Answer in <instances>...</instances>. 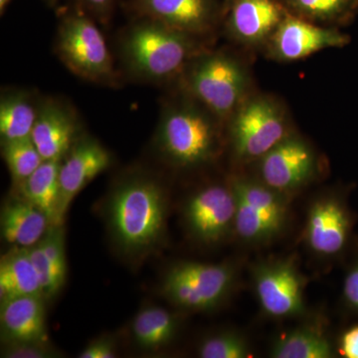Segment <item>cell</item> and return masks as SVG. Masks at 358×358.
<instances>
[{
	"instance_id": "cell-1",
	"label": "cell",
	"mask_w": 358,
	"mask_h": 358,
	"mask_svg": "<svg viewBox=\"0 0 358 358\" xmlns=\"http://www.w3.org/2000/svg\"><path fill=\"white\" fill-rule=\"evenodd\" d=\"M119 49L129 76L152 84L180 76L188 63L202 52L196 37L141 16H134L124 28Z\"/></svg>"
},
{
	"instance_id": "cell-13",
	"label": "cell",
	"mask_w": 358,
	"mask_h": 358,
	"mask_svg": "<svg viewBox=\"0 0 358 358\" xmlns=\"http://www.w3.org/2000/svg\"><path fill=\"white\" fill-rule=\"evenodd\" d=\"M110 164V155L98 141L87 136L78 138L61 162L59 171L61 222L75 197Z\"/></svg>"
},
{
	"instance_id": "cell-14",
	"label": "cell",
	"mask_w": 358,
	"mask_h": 358,
	"mask_svg": "<svg viewBox=\"0 0 358 358\" xmlns=\"http://www.w3.org/2000/svg\"><path fill=\"white\" fill-rule=\"evenodd\" d=\"M272 50L284 61L301 60L317 52L348 43V37L336 30L320 27L313 21L288 13L271 36Z\"/></svg>"
},
{
	"instance_id": "cell-20",
	"label": "cell",
	"mask_w": 358,
	"mask_h": 358,
	"mask_svg": "<svg viewBox=\"0 0 358 358\" xmlns=\"http://www.w3.org/2000/svg\"><path fill=\"white\" fill-rule=\"evenodd\" d=\"M52 225L36 205L20 196L4 205L0 226L2 238L14 247L30 248L38 243Z\"/></svg>"
},
{
	"instance_id": "cell-25",
	"label": "cell",
	"mask_w": 358,
	"mask_h": 358,
	"mask_svg": "<svg viewBox=\"0 0 358 358\" xmlns=\"http://www.w3.org/2000/svg\"><path fill=\"white\" fill-rule=\"evenodd\" d=\"M271 355L275 358H329L333 346L326 334L313 327H301L280 338Z\"/></svg>"
},
{
	"instance_id": "cell-32",
	"label": "cell",
	"mask_w": 358,
	"mask_h": 358,
	"mask_svg": "<svg viewBox=\"0 0 358 358\" xmlns=\"http://www.w3.org/2000/svg\"><path fill=\"white\" fill-rule=\"evenodd\" d=\"M343 296L348 305L358 312V265L346 275Z\"/></svg>"
},
{
	"instance_id": "cell-10",
	"label": "cell",
	"mask_w": 358,
	"mask_h": 358,
	"mask_svg": "<svg viewBox=\"0 0 358 358\" xmlns=\"http://www.w3.org/2000/svg\"><path fill=\"white\" fill-rule=\"evenodd\" d=\"M254 285L261 308L268 317H296L305 310V281L292 261L259 266Z\"/></svg>"
},
{
	"instance_id": "cell-12",
	"label": "cell",
	"mask_w": 358,
	"mask_h": 358,
	"mask_svg": "<svg viewBox=\"0 0 358 358\" xmlns=\"http://www.w3.org/2000/svg\"><path fill=\"white\" fill-rule=\"evenodd\" d=\"M261 159L263 183L275 192L298 189L313 178L315 159L305 141L288 136Z\"/></svg>"
},
{
	"instance_id": "cell-16",
	"label": "cell",
	"mask_w": 358,
	"mask_h": 358,
	"mask_svg": "<svg viewBox=\"0 0 358 358\" xmlns=\"http://www.w3.org/2000/svg\"><path fill=\"white\" fill-rule=\"evenodd\" d=\"M288 13L281 0H232L225 13L230 32L249 44L272 36Z\"/></svg>"
},
{
	"instance_id": "cell-35",
	"label": "cell",
	"mask_w": 358,
	"mask_h": 358,
	"mask_svg": "<svg viewBox=\"0 0 358 358\" xmlns=\"http://www.w3.org/2000/svg\"><path fill=\"white\" fill-rule=\"evenodd\" d=\"M231 1H232V0H224V4H225L226 9H227V6H229Z\"/></svg>"
},
{
	"instance_id": "cell-21",
	"label": "cell",
	"mask_w": 358,
	"mask_h": 358,
	"mask_svg": "<svg viewBox=\"0 0 358 358\" xmlns=\"http://www.w3.org/2000/svg\"><path fill=\"white\" fill-rule=\"evenodd\" d=\"M62 159L44 160L41 166L20 183V196L36 205L48 216L52 225H62L60 219L61 190L59 181Z\"/></svg>"
},
{
	"instance_id": "cell-17",
	"label": "cell",
	"mask_w": 358,
	"mask_h": 358,
	"mask_svg": "<svg viewBox=\"0 0 358 358\" xmlns=\"http://www.w3.org/2000/svg\"><path fill=\"white\" fill-rule=\"evenodd\" d=\"M350 220L339 200L324 197L308 211L306 238L310 248L322 256L338 254L348 241Z\"/></svg>"
},
{
	"instance_id": "cell-19",
	"label": "cell",
	"mask_w": 358,
	"mask_h": 358,
	"mask_svg": "<svg viewBox=\"0 0 358 358\" xmlns=\"http://www.w3.org/2000/svg\"><path fill=\"white\" fill-rule=\"evenodd\" d=\"M28 250L38 275L42 296L51 300L62 289L67 275L63 225H51L38 243Z\"/></svg>"
},
{
	"instance_id": "cell-26",
	"label": "cell",
	"mask_w": 358,
	"mask_h": 358,
	"mask_svg": "<svg viewBox=\"0 0 358 358\" xmlns=\"http://www.w3.org/2000/svg\"><path fill=\"white\" fill-rule=\"evenodd\" d=\"M289 13L313 21L333 22L345 17L358 0H281Z\"/></svg>"
},
{
	"instance_id": "cell-24",
	"label": "cell",
	"mask_w": 358,
	"mask_h": 358,
	"mask_svg": "<svg viewBox=\"0 0 358 358\" xmlns=\"http://www.w3.org/2000/svg\"><path fill=\"white\" fill-rule=\"evenodd\" d=\"M178 320L173 313L159 307L143 308L131 322L136 345L145 350H157L169 345L178 333Z\"/></svg>"
},
{
	"instance_id": "cell-2",
	"label": "cell",
	"mask_w": 358,
	"mask_h": 358,
	"mask_svg": "<svg viewBox=\"0 0 358 358\" xmlns=\"http://www.w3.org/2000/svg\"><path fill=\"white\" fill-rule=\"evenodd\" d=\"M164 189L143 174L128 176L110 193L107 214L115 244L124 253L140 255L155 249L166 231Z\"/></svg>"
},
{
	"instance_id": "cell-22",
	"label": "cell",
	"mask_w": 358,
	"mask_h": 358,
	"mask_svg": "<svg viewBox=\"0 0 358 358\" xmlns=\"http://www.w3.org/2000/svg\"><path fill=\"white\" fill-rule=\"evenodd\" d=\"M40 102L27 91H6L0 100L1 141L31 138L38 115Z\"/></svg>"
},
{
	"instance_id": "cell-4",
	"label": "cell",
	"mask_w": 358,
	"mask_h": 358,
	"mask_svg": "<svg viewBox=\"0 0 358 358\" xmlns=\"http://www.w3.org/2000/svg\"><path fill=\"white\" fill-rule=\"evenodd\" d=\"M56 52L63 64L92 83L117 86L119 75L105 37L93 17L73 6L61 16Z\"/></svg>"
},
{
	"instance_id": "cell-3",
	"label": "cell",
	"mask_w": 358,
	"mask_h": 358,
	"mask_svg": "<svg viewBox=\"0 0 358 358\" xmlns=\"http://www.w3.org/2000/svg\"><path fill=\"white\" fill-rule=\"evenodd\" d=\"M217 117L192 99L162 107L155 145L173 166L194 167L213 159L218 150Z\"/></svg>"
},
{
	"instance_id": "cell-33",
	"label": "cell",
	"mask_w": 358,
	"mask_h": 358,
	"mask_svg": "<svg viewBox=\"0 0 358 358\" xmlns=\"http://www.w3.org/2000/svg\"><path fill=\"white\" fill-rule=\"evenodd\" d=\"M341 352L348 358H358V326L346 331L341 338Z\"/></svg>"
},
{
	"instance_id": "cell-30",
	"label": "cell",
	"mask_w": 358,
	"mask_h": 358,
	"mask_svg": "<svg viewBox=\"0 0 358 358\" xmlns=\"http://www.w3.org/2000/svg\"><path fill=\"white\" fill-rule=\"evenodd\" d=\"M74 6L89 14L99 22H107L112 15L117 0H73Z\"/></svg>"
},
{
	"instance_id": "cell-28",
	"label": "cell",
	"mask_w": 358,
	"mask_h": 358,
	"mask_svg": "<svg viewBox=\"0 0 358 358\" xmlns=\"http://www.w3.org/2000/svg\"><path fill=\"white\" fill-rule=\"evenodd\" d=\"M199 355L202 358H246L251 355L248 343L236 334H215L200 343Z\"/></svg>"
},
{
	"instance_id": "cell-11",
	"label": "cell",
	"mask_w": 358,
	"mask_h": 358,
	"mask_svg": "<svg viewBox=\"0 0 358 358\" xmlns=\"http://www.w3.org/2000/svg\"><path fill=\"white\" fill-rule=\"evenodd\" d=\"M185 216L190 232L199 241H220L235 226L236 199L232 188L220 185L202 188L188 200Z\"/></svg>"
},
{
	"instance_id": "cell-6",
	"label": "cell",
	"mask_w": 358,
	"mask_h": 358,
	"mask_svg": "<svg viewBox=\"0 0 358 358\" xmlns=\"http://www.w3.org/2000/svg\"><path fill=\"white\" fill-rule=\"evenodd\" d=\"M234 273L228 265L185 262L173 266L162 282V294L188 310L215 308L227 296Z\"/></svg>"
},
{
	"instance_id": "cell-8",
	"label": "cell",
	"mask_w": 358,
	"mask_h": 358,
	"mask_svg": "<svg viewBox=\"0 0 358 358\" xmlns=\"http://www.w3.org/2000/svg\"><path fill=\"white\" fill-rule=\"evenodd\" d=\"M231 188L236 199L234 227L242 239L265 242L281 232L288 214L282 193L247 179H235Z\"/></svg>"
},
{
	"instance_id": "cell-18",
	"label": "cell",
	"mask_w": 358,
	"mask_h": 358,
	"mask_svg": "<svg viewBox=\"0 0 358 358\" xmlns=\"http://www.w3.org/2000/svg\"><path fill=\"white\" fill-rule=\"evenodd\" d=\"M44 299L23 296L2 301L0 329L4 345L48 343Z\"/></svg>"
},
{
	"instance_id": "cell-27",
	"label": "cell",
	"mask_w": 358,
	"mask_h": 358,
	"mask_svg": "<svg viewBox=\"0 0 358 358\" xmlns=\"http://www.w3.org/2000/svg\"><path fill=\"white\" fill-rule=\"evenodd\" d=\"M1 143L2 155L11 178L17 185L29 178L44 162L31 138L1 141Z\"/></svg>"
},
{
	"instance_id": "cell-7",
	"label": "cell",
	"mask_w": 358,
	"mask_h": 358,
	"mask_svg": "<svg viewBox=\"0 0 358 358\" xmlns=\"http://www.w3.org/2000/svg\"><path fill=\"white\" fill-rule=\"evenodd\" d=\"M288 136L281 108L265 96L242 103L232 115L231 138L240 159H262Z\"/></svg>"
},
{
	"instance_id": "cell-15",
	"label": "cell",
	"mask_w": 358,
	"mask_h": 358,
	"mask_svg": "<svg viewBox=\"0 0 358 358\" xmlns=\"http://www.w3.org/2000/svg\"><path fill=\"white\" fill-rule=\"evenodd\" d=\"M76 113L58 99L40 101L31 138L44 160L63 159L79 136Z\"/></svg>"
},
{
	"instance_id": "cell-34",
	"label": "cell",
	"mask_w": 358,
	"mask_h": 358,
	"mask_svg": "<svg viewBox=\"0 0 358 358\" xmlns=\"http://www.w3.org/2000/svg\"><path fill=\"white\" fill-rule=\"evenodd\" d=\"M13 0H0V11H1V14L3 13V11H6L7 6L10 4V2Z\"/></svg>"
},
{
	"instance_id": "cell-29",
	"label": "cell",
	"mask_w": 358,
	"mask_h": 358,
	"mask_svg": "<svg viewBox=\"0 0 358 358\" xmlns=\"http://www.w3.org/2000/svg\"><path fill=\"white\" fill-rule=\"evenodd\" d=\"M1 357L6 358H47L55 357L48 343H9L4 345Z\"/></svg>"
},
{
	"instance_id": "cell-23",
	"label": "cell",
	"mask_w": 358,
	"mask_h": 358,
	"mask_svg": "<svg viewBox=\"0 0 358 358\" xmlns=\"http://www.w3.org/2000/svg\"><path fill=\"white\" fill-rule=\"evenodd\" d=\"M23 296H42L41 286L29 250L14 247L0 263V301Z\"/></svg>"
},
{
	"instance_id": "cell-5",
	"label": "cell",
	"mask_w": 358,
	"mask_h": 358,
	"mask_svg": "<svg viewBox=\"0 0 358 358\" xmlns=\"http://www.w3.org/2000/svg\"><path fill=\"white\" fill-rule=\"evenodd\" d=\"M179 77L187 96L218 120L232 117L243 103L246 73L234 58L226 54L201 52Z\"/></svg>"
},
{
	"instance_id": "cell-9",
	"label": "cell",
	"mask_w": 358,
	"mask_h": 358,
	"mask_svg": "<svg viewBox=\"0 0 358 358\" xmlns=\"http://www.w3.org/2000/svg\"><path fill=\"white\" fill-rule=\"evenodd\" d=\"M128 10L196 38L212 31L226 13L223 0H129Z\"/></svg>"
},
{
	"instance_id": "cell-31",
	"label": "cell",
	"mask_w": 358,
	"mask_h": 358,
	"mask_svg": "<svg viewBox=\"0 0 358 358\" xmlns=\"http://www.w3.org/2000/svg\"><path fill=\"white\" fill-rule=\"evenodd\" d=\"M117 357L115 343L109 338H100L90 343L80 352V358H113Z\"/></svg>"
}]
</instances>
